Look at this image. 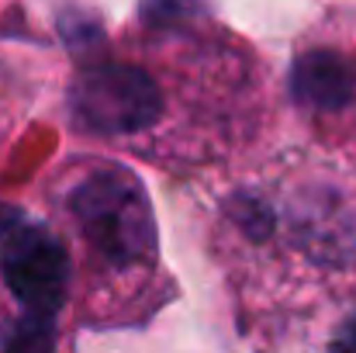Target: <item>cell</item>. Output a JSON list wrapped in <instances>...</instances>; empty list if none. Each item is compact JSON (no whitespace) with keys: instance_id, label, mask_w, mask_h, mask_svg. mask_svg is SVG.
Here are the masks:
<instances>
[{"instance_id":"obj_1","label":"cell","mask_w":356,"mask_h":353,"mask_svg":"<svg viewBox=\"0 0 356 353\" xmlns=\"http://www.w3.org/2000/svg\"><path fill=\"white\" fill-rule=\"evenodd\" d=\"M70 212L87 246L118 270L138 267L156 253V222L145 187L121 166L90 170L73 187Z\"/></svg>"},{"instance_id":"obj_2","label":"cell","mask_w":356,"mask_h":353,"mask_svg":"<svg viewBox=\"0 0 356 353\" xmlns=\"http://www.w3.org/2000/svg\"><path fill=\"white\" fill-rule=\"evenodd\" d=\"M73 118L97 135H131L152 128L163 115L156 80L128 63H94L70 87Z\"/></svg>"},{"instance_id":"obj_3","label":"cell","mask_w":356,"mask_h":353,"mask_svg":"<svg viewBox=\"0 0 356 353\" xmlns=\"http://www.w3.org/2000/svg\"><path fill=\"white\" fill-rule=\"evenodd\" d=\"M0 277L31 315L52 319L63 308L70 284L66 246L45 226H14L3 235Z\"/></svg>"},{"instance_id":"obj_4","label":"cell","mask_w":356,"mask_h":353,"mask_svg":"<svg viewBox=\"0 0 356 353\" xmlns=\"http://www.w3.org/2000/svg\"><path fill=\"white\" fill-rule=\"evenodd\" d=\"M287 91L308 111H343L356 97V66L336 49H305L291 66Z\"/></svg>"},{"instance_id":"obj_5","label":"cell","mask_w":356,"mask_h":353,"mask_svg":"<svg viewBox=\"0 0 356 353\" xmlns=\"http://www.w3.org/2000/svg\"><path fill=\"white\" fill-rule=\"evenodd\" d=\"M197 7H201L197 0H142V17H145L152 28H163V24L194 17Z\"/></svg>"},{"instance_id":"obj_6","label":"cell","mask_w":356,"mask_h":353,"mask_svg":"<svg viewBox=\"0 0 356 353\" xmlns=\"http://www.w3.org/2000/svg\"><path fill=\"white\" fill-rule=\"evenodd\" d=\"M332 347H339V350H356V312L336 329V336L329 340Z\"/></svg>"},{"instance_id":"obj_7","label":"cell","mask_w":356,"mask_h":353,"mask_svg":"<svg viewBox=\"0 0 356 353\" xmlns=\"http://www.w3.org/2000/svg\"><path fill=\"white\" fill-rule=\"evenodd\" d=\"M14 226H21V212H17L14 205H3V201H0V239L10 233Z\"/></svg>"}]
</instances>
